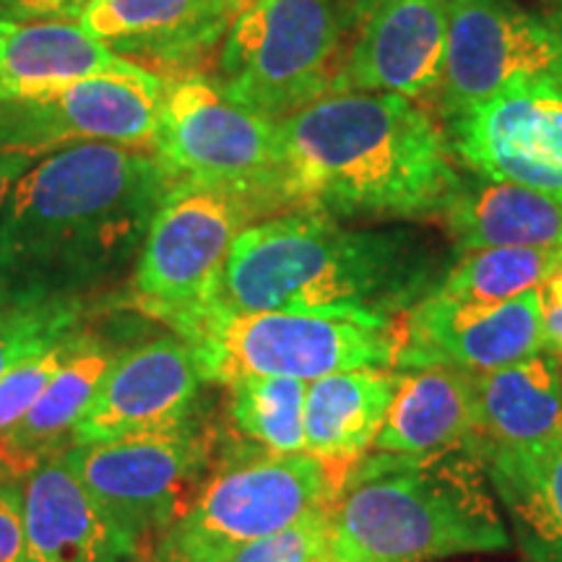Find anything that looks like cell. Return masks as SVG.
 <instances>
[{"label":"cell","instance_id":"6da1fadb","mask_svg":"<svg viewBox=\"0 0 562 562\" xmlns=\"http://www.w3.org/2000/svg\"><path fill=\"white\" fill-rule=\"evenodd\" d=\"M170 186L151 149L76 144L42 157L0 216L5 290L79 300L140 250Z\"/></svg>","mask_w":562,"mask_h":562},{"label":"cell","instance_id":"7a4b0ae2","mask_svg":"<svg viewBox=\"0 0 562 562\" xmlns=\"http://www.w3.org/2000/svg\"><path fill=\"white\" fill-rule=\"evenodd\" d=\"M279 136L292 211L430 220L461 182L446 128L398 94H326L279 121Z\"/></svg>","mask_w":562,"mask_h":562},{"label":"cell","instance_id":"3957f363","mask_svg":"<svg viewBox=\"0 0 562 562\" xmlns=\"http://www.w3.org/2000/svg\"><path fill=\"white\" fill-rule=\"evenodd\" d=\"M442 277L438 252L414 232L349 229L326 211L294 209L237 235L214 305L398 326Z\"/></svg>","mask_w":562,"mask_h":562},{"label":"cell","instance_id":"277c9868","mask_svg":"<svg viewBox=\"0 0 562 562\" xmlns=\"http://www.w3.org/2000/svg\"><path fill=\"white\" fill-rule=\"evenodd\" d=\"M508 542L474 448L362 456L331 503V562H430Z\"/></svg>","mask_w":562,"mask_h":562},{"label":"cell","instance_id":"5b68a950","mask_svg":"<svg viewBox=\"0 0 562 562\" xmlns=\"http://www.w3.org/2000/svg\"><path fill=\"white\" fill-rule=\"evenodd\" d=\"M151 151L172 182L224 188L263 220L292 211L279 123L232 100L203 70L165 79Z\"/></svg>","mask_w":562,"mask_h":562},{"label":"cell","instance_id":"8992f818","mask_svg":"<svg viewBox=\"0 0 562 562\" xmlns=\"http://www.w3.org/2000/svg\"><path fill=\"white\" fill-rule=\"evenodd\" d=\"M195 351L203 381L232 385L252 375L311 383L341 370L396 362L398 326L321 313H235L211 305L178 331Z\"/></svg>","mask_w":562,"mask_h":562},{"label":"cell","instance_id":"52a82bcc","mask_svg":"<svg viewBox=\"0 0 562 562\" xmlns=\"http://www.w3.org/2000/svg\"><path fill=\"white\" fill-rule=\"evenodd\" d=\"M347 30L349 0H248L216 53L214 79L279 123L331 94Z\"/></svg>","mask_w":562,"mask_h":562},{"label":"cell","instance_id":"ba28073f","mask_svg":"<svg viewBox=\"0 0 562 562\" xmlns=\"http://www.w3.org/2000/svg\"><path fill=\"white\" fill-rule=\"evenodd\" d=\"M261 220V211L243 195L172 182L154 211L133 269L138 311L180 331L214 305L232 245L245 227Z\"/></svg>","mask_w":562,"mask_h":562},{"label":"cell","instance_id":"9c48e42d","mask_svg":"<svg viewBox=\"0 0 562 562\" xmlns=\"http://www.w3.org/2000/svg\"><path fill=\"white\" fill-rule=\"evenodd\" d=\"M336 492L331 469L307 451L235 463L201 487L161 544L191 562H224L240 547L331 505Z\"/></svg>","mask_w":562,"mask_h":562},{"label":"cell","instance_id":"30bf717a","mask_svg":"<svg viewBox=\"0 0 562 562\" xmlns=\"http://www.w3.org/2000/svg\"><path fill=\"white\" fill-rule=\"evenodd\" d=\"M63 459L110 518L140 544L165 537L201 492L206 442L182 425L167 432L70 446Z\"/></svg>","mask_w":562,"mask_h":562},{"label":"cell","instance_id":"8fae6325","mask_svg":"<svg viewBox=\"0 0 562 562\" xmlns=\"http://www.w3.org/2000/svg\"><path fill=\"white\" fill-rule=\"evenodd\" d=\"M562 83V19L516 0H448L438 112L448 125L513 83Z\"/></svg>","mask_w":562,"mask_h":562},{"label":"cell","instance_id":"7c38bea8","mask_svg":"<svg viewBox=\"0 0 562 562\" xmlns=\"http://www.w3.org/2000/svg\"><path fill=\"white\" fill-rule=\"evenodd\" d=\"M161 76H97L50 91L0 94V149L34 157L76 144L151 149Z\"/></svg>","mask_w":562,"mask_h":562},{"label":"cell","instance_id":"4fadbf2b","mask_svg":"<svg viewBox=\"0 0 562 562\" xmlns=\"http://www.w3.org/2000/svg\"><path fill=\"white\" fill-rule=\"evenodd\" d=\"M448 50V0H349V30L331 94H438Z\"/></svg>","mask_w":562,"mask_h":562},{"label":"cell","instance_id":"5bb4252c","mask_svg":"<svg viewBox=\"0 0 562 562\" xmlns=\"http://www.w3.org/2000/svg\"><path fill=\"white\" fill-rule=\"evenodd\" d=\"M442 128L474 175L562 199V83H513Z\"/></svg>","mask_w":562,"mask_h":562},{"label":"cell","instance_id":"9a60e30c","mask_svg":"<svg viewBox=\"0 0 562 562\" xmlns=\"http://www.w3.org/2000/svg\"><path fill=\"white\" fill-rule=\"evenodd\" d=\"M542 349V286L501 305H467L432 290L398 323L393 368H453L480 375Z\"/></svg>","mask_w":562,"mask_h":562},{"label":"cell","instance_id":"2e32d148","mask_svg":"<svg viewBox=\"0 0 562 562\" xmlns=\"http://www.w3.org/2000/svg\"><path fill=\"white\" fill-rule=\"evenodd\" d=\"M203 381L191 344L165 336L115 357L87 412L70 432V446L167 432L188 425Z\"/></svg>","mask_w":562,"mask_h":562},{"label":"cell","instance_id":"e0dca14e","mask_svg":"<svg viewBox=\"0 0 562 562\" xmlns=\"http://www.w3.org/2000/svg\"><path fill=\"white\" fill-rule=\"evenodd\" d=\"M248 0H89L79 24L91 37L146 70L193 74L220 53L229 26Z\"/></svg>","mask_w":562,"mask_h":562},{"label":"cell","instance_id":"ac0fdd59","mask_svg":"<svg viewBox=\"0 0 562 562\" xmlns=\"http://www.w3.org/2000/svg\"><path fill=\"white\" fill-rule=\"evenodd\" d=\"M24 562H131L138 544L110 518L66 459L40 463L21 480Z\"/></svg>","mask_w":562,"mask_h":562},{"label":"cell","instance_id":"d6986e66","mask_svg":"<svg viewBox=\"0 0 562 562\" xmlns=\"http://www.w3.org/2000/svg\"><path fill=\"white\" fill-rule=\"evenodd\" d=\"M476 451L537 453L562 440V357L542 349L474 375Z\"/></svg>","mask_w":562,"mask_h":562},{"label":"cell","instance_id":"ffe728a7","mask_svg":"<svg viewBox=\"0 0 562 562\" xmlns=\"http://www.w3.org/2000/svg\"><path fill=\"white\" fill-rule=\"evenodd\" d=\"M97 76H157L83 30L79 21L0 19V94L50 91Z\"/></svg>","mask_w":562,"mask_h":562},{"label":"cell","instance_id":"44dd1931","mask_svg":"<svg viewBox=\"0 0 562 562\" xmlns=\"http://www.w3.org/2000/svg\"><path fill=\"white\" fill-rule=\"evenodd\" d=\"M474 432V372L409 368L398 370L391 406L372 446L378 453L425 459L472 448Z\"/></svg>","mask_w":562,"mask_h":562},{"label":"cell","instance_id":"7402d4cb","mask_svg":"<svg viewBox=\"0 0 562 562\" xmlns=\"http://www.w3.org/2000/svg\"><path fill=\"white\" fill-rule=\"evenodd\" d=\"M459 252L487 248H562V199L516 182L469 175L442 211Z\"/></svg>","mask_w":562,"mask_h":562},{"label":"cell","instance_id":"603a6c76","mask_svg":"<svg viewBox=\"0 0 562 562\" xmlns=\"http://www.w3.org/2000/svg\"><path fill=\"white\" fill-rule=\"evenodd\" d=\"M396 375L383 368L341 370L307 383L305 451L331 469L339 490L375 442L393 398Z\"/></svg>","mask_w":562,"mask_h":562},{"label":"cell","instance_id":"cb8c5ba5","mask_svg":"<svg viewBox=\"0 0 562 562\" xmlns=\"http://www.w3.org/2000/svg\"><path fill=\"white\" fill-rule=\"evenodd\" d=\"M117 355L100 339L81 336L79 347L16 425L0 432V467L11 480H24L40 463L66 453L76 422L100 391Z\"/></svg>","mask_w":562,"mask_h":562},{"label":"cell","instance_id":"d4e9b609","mask_svg":"<svg viewBox=\"0 0 562 562\" xmlns=\"http://www.w3.org/2000/svg\"><path fill=\"white\" fill-rule=\"evenodd\" d=\"M537 562H562V440L537 453L476 451Z\"/></svg>","mask_w":562,"mask_h":562},{"label":"cell","instance_id":"484cf974","mask_svg":"<svg viewBox=\"0 0 562 562\" xmlns=\"http://www.w3.org/2000/svg\"><path fill=\"white\" fill-rule=\"evenodd\" d=\"M562 269V248H487L463 252L435 292L467 305H501L539 290Z\"/></svg>","mask_w":562,"mask_h":562},{"label":"cell","instance_id":"4316f807","mask_svg":"<svg viewBox=\"0 0 562 562\" xmlns=\"http://www.w3.org/2000/svg\"><path fill=\"white\" fill-rule=\"evenodd\" d=\"M305 391L300 378L252 375L232 383V419L269 453L305 451Z\"/></svg>","mask_w":562,"mask_h":562},{"label":"cell","instance_id":"83f0119b","mask_svg":"<svg viewBox=\"0 0 562 562\" xmlns=\"http://www.w3.org/2000/svg\"><path fill=\"white\" fill-rule=\"evenodd\" d=\"M81 302L74 297L9 292L0 300V378L13 364L79 328Z\"/></svg>","mask_w":562,"mask_h":562},{"label":"cell","instance_id":"f1b7e54d","mask_svg":"<svg viewBox=\"0 0 562 562\" xmlns=\"http://www.w3.org/2000/svg\"><path fill=\"white\" fill-rule=\"evenodd\" d=\"M81 336L83 334L76 328V331L63 336L60 341L50 344V347L24 357V360L13 364L0 378V432L16 425L32 409L34 402L42 396V391L47 389V383L55 378V372L66 364L68 357L74 355V349L79 347Z\"/></svg>","mask_w":562,"mask_h":562},{"label":"cell","instance_id":"f546056e","mask_svg":"<svg viewBox=\"0 0 562 562\" xmlns=\"http://www.w3.org/2000/svg\"><path fill=\"white\" fill-rule=\"evenodd\" d=\"M224 562H331V505L315 508L297 524L240 547Z\"/></svg>","mask_w":562,"mask_h":562},{"label":"cell","instance_id":"4dcf8cb0","mask_svg":"<svg viewBox=\"0 0 562 562\" xmlns=\"http://www.w3.org/2000/svg\"><path fill=\"white\" fill-rule=\"evenodd\" d=\"M26 531L21 490L11 482H0V562H24Z\"/></svg>","mask_w":562,"mask_h":562},{"label":"cell","instance_id":"1f68e13d","mask_svg":"<svg viewBox=\"0 0 562 562\" xmlns=\"http://www.w3.org/2000/svg\"><path fill=\"white\" fill-rule=\"evenodd\" d=\"M89 0H0V19L13 21H40V19H66L79 21Z\"/></svg>","mask_w":562,"mask_h":562},{"label":"cell","instance_id":"d6a6232c","mask_svg":"<svg viewBox=\"0 0 562 562\" xmlns=\"http://www.w3.org/2000/svg\"><path fill=\"white\" fill-rule=\"evenodd\" d=\"M40 159L42 157H34V154H26V151L0 149V214H3L5 201H9V195L13 188H16V182L24 178V175L30 172Z\"/></svg>","mask_w":562,"mask_h":562},{"label":"cell","instance_id":"836d02e7","mask_svg":"<svg viewBox=\"0 0 562 562\" xmlns=\"http://www.w3.org/2000/svg\"><path fill=\"white\" fill-rule=\"evenodd\" d=\"M544 349L562 357V313L544 311Z\"/></svg>","mask_w":562,"mask_h":562},{"label":"cell","instance_id":"e575fe53","mask_svg":"<svg viewBox=\"0 0 562 562\" xmlns=\"http://www.w3.org/2000/svg\"><path fill=\"white\" fill-rule=\"evenodd\" d=\"M542 305L544 311L562 313V269L542 284Z\"/></svg>","mask_w":562,"mask_h":562},{"label":"cell","instance_id":"d590c367","mask_svg":"<svg viewBox=\"0 0 562 562\" xmlns=\"http://www.w3.org/2000/svg\"><path fill=\"white\" fill-rule=\"evenodd\" d=\"M157 562H191V560L180 558V554H178V552H172L170 547L159 544V560H157Z\"/></svg>","mask_w":562,"mask_h":562},{"label":"cell","instance_id":"8d00e7d4","mask_svg":"<svg viewBox=\"0 0 562 562\" xmlns=\"http://www.w3.org/2000/svg\"><path fill=\"white\" fill-rule=\"evenodd\" d=\"M5 294H9V290H5V284H3V279H0V300L5 297Z\"/></svg>","mask_w":562,"mask_h":562},{"label":"cell","instance_id":"74e56055","mask_svg":"<svg viewBox=\"0 0 562 562\" xmlns=\"http://www.w3.org/2000/svg\"><path fill=\"white\" fill-rule=\"evenodd\" d=\"M3 480H11V476L5 474V469H3V467H0V482H3Z\"/></svg>","mask_w":562,"mask_h":562},{"label":"cell","instance_id":"f35d334b","mask_svg":"<svg viewBox=\"0 0 562 562\" xmlns=\"http://www.w3.org/2000/svg\"><path fill=\"white\" fill-rule=\"evenodd\" d=\"M558 3H560V9H562V0H558Z\"/></svg>","mask_w":562,"mask_h":562}]
</instances>
